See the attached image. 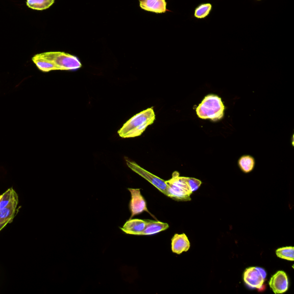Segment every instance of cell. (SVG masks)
<instances>
[{"instance_id":"cell-1","label":"cell","mask_w":294,"mask_h":294,"mask_svg":"<svg viewBox=\"0 0 294 294\" xmlns=\"http://www.w3.org/2000/svg\"><path fill=\"white\" fill-rule=\"evenodd\" d=\"M155 118L153 108H148L129 119L118 131V134L122 138L140 136L147 127L154 122Z\"/></svg>"},{"instance_id":"cell-2","label":"cell","mask_w":294,"mask_h":294,"mask_svg":"<svg viewBox=\"0 0 294 294\" xmlns=\"http://www.w3.org/2000/svg\"><path fill=\"white\" fill-rule=\"evenodd\" d=\"M225 107L222 99L214 94L205 96L196 109L197 116L202 119H210L216 121L224 116Z\"/></svg>"},{"instance_id":"cell-3","label":"cell","mask_w":294,"mask_h":294,"mask_svg":"<svg viewBox=\"0 0 294 294\" xmlns=\"http://www.w3.org/2000/svg\"><path fill=\"white\" fill-rule=\"evenodd\" d=\"M167 185V196L176 201H190L192 191L186 181V177L179 176V173L175 172L172 178L165 181Z\"/></svg>"},{"instance_id":"cell-4","label":"cell","mask_w":294,"mask_h":294,"mask_svg":"<svg viewBox=\"0 0 294 294\" xmlns=\"http://www.w3.org/2000/svg\"><path fill=\"white\" fill-rule=\"evenodd\" d=\"M52 62L58 70H76L82 67L80 60L74 55L63 52H47L41 53Z\"/></svg>"},{"instance_id":"cell-5","label":"cell","mask_w":294,"mask_h":294,"mask_svg":"<svg viewBox=\"0 0 294 294\" xmlns=\"http://www.w3.org/2000/svg\"><path fill=\"white\" fill-rule=\"evenodd\" d=\"M126 162L129 168H131L133 172H135L138 175H139L140 176L146 179L147 181H149L160 192H162L163 194L167 195V185L166 183H165V181L146 171V170L142 168L140 165L134 162H132V161L126 159Z\"/></svg>"},{"instance_id":"cell-6","label":"cell","mask_w":294,"mask_h":294,"mask_svg":"<svg viewBox=\"0 0 294 294\" xmlns=\"http://www.w3.org/2000/svg\"><path fill=\"white\" fill-rule=\"evenodd\" d=\"M266 272L263 268L259 267L248 268L243 273V281L252 288L260 289L264 284Z\"/></svg>"},{"instance_id":"cell-7","label":"cell","mask_w":294,"mask_h":294,"mask_svg":"<svg viewBox=\"0 0 294 294\" xmlns=\"http://www.w3.org/2000/svg\"><path fill=\"white\" fill-rule=\"evenodd\" d=\"M131 195V200L130 203V210L131 213L130 218L131 219L134 216L139 215L143 213L144 211L150 213L153 217L154 216L152 215L146 207V202L143 196L141 194L139 188H129Z\"/></svg>"},{"instance_id":"cell-8","label":"cell","mask_w":294,"mask_h":294,"mask_svg":"<svg viewBox=\"0 0 294 294\" xmlns=\"http://www.w3.org/2000/svg\"><path fill=\"white\" fill-rule=\"evenodd\" d=\"M269 285L270 288L276 294L286 292L288 288V279L286 273L279 271L271 277Z\"/></svg>"},{"instance_id":"cell-9","label":"cell","mask_w":294,"mask_h":294,"mask_svg":"<svg viewBox=\"0 0 294 294\" xmlns=\"http://www.w3.org/2000/svg\"><path fill=\"white\" fill-rule=\"evenodd\" d=\"M18 204V195L16 191L13 190L11 201L6 208L0 210V223L9 224L12 222L16 215Z\"/></svg>"},{"instance_id":"cell-10","label":"cell","mask_w":294,"mask_h":294,"mask_svg":"<svg viewBox=\"0 0 294 294\" xmlns=\"http://www.w3.org/2000/svg\"><path fill=\"white\" fill-rule=\"evenodd\" d=\"M150 220L133 219L128 220L121 228V231L131 235L141 236Z\"/></svg>"},{"instance_id":"cell-11","label":"cell","mask_w":294,"mask_h":294,"mask_svg":"<svg viewBox=\"0 0 294 294\" xmlns=\"http://www.w3.org/2000/svg\"><path fill=\"white\" fill-rule=\"evenodd\" d=\"M190 243L185 233L176 234L172 240V251L178 255L190 249Z\"/></svg>"},{"instance_id":"cell-12","label":"cell","mask_w":294,"mask_h":294,"mask_svg":"<svg viewBox=\"0 0 294 294\" xmlns=\"http://www.w3.org/2000/svg\"><path fill=\"white\" fill-rule=\"evenodd\" d=\"M140 7L143 10L156 13H164L167 11V3L165 0H139Z\"/></svg>"},{"instance_id":"cell-13","label":"cell","mask_w":294,"mask_h":294,"mask_svg":"<svg viewBox=\"0 0 294 294\" xmlns=\"http://www.w3.org/2000/svg\"><path fill=\"white\" fill-rule=\"evenodd\" d=\"M169 225L167 223H164L158 220H150L144 231L141 234V236L154 235L167 230Z\"/></svg>"},{"instance_id":"cell-14","label":"cell","mask_w":294,"mask_h":294,"mask_svg":"<svg viewBox=\"0 0 294 294\" xmlns=\"http://www.w3.org/2000/svg\"><path fill=\"white\" fill-rule=\"evenodd\" d=\"M32 61L36 64L40 70L43 72L58 70L54 64L45 58L41 54H36L32 58Z\"/></svg>"},{"instance_id":"cell-15","label":"cell","mask_w":294,"mask_h":294,"mask_svg":"<svg viewBox=\"0 0 294 294\" xmlns=\"http://www.w3.org/2000/svg\"><path fill=\"white\" fill-rule=\"evenodd\" d=\"M55 0H27V6L34 10L43 11L52 7Z\"/></svg>"},{"instance_id":"cell-16","label":"cell","mask_w":294,"mask_h":294,"mask_svg":"<svg viewBox=\"0 0 294 294\" xmlns=\"http://www.w3.org/2000/svg\"><path fill=\"white\" fill-rule=\"evenodd\" d=\"M239 166L246 173L252 171L255 166V160L250 156H243L238 160Z\"/></svg>"},{"instance_id":"cell-17","label":"cell","mask_w":294,"mask_h":294,"mask_svg":"<svg viewBox=\"0 0 294 294\" xmlns=\"http://www.w3.org/2000/svg\"><path fill=\"white\" fill-rule=\"evenodd\" d=\"M276 255L280 259L293 261L294 248L292 247L280 248L276 251Z\"/></svg>"},{"instance_id":"cell-18","label":"cell","mask_w":294,"mask_h":294,"mask_svg":"<svg viewBox=\"0 0 294 294\" xmlns=\"http://www.w3.org/2000/svg\"><path fill=\"white\" fill-rule=\"evenodd\" d=\"M212 6L210 4H201L195 9L194 16L198 18H204L209 15Z\"/></svg>"},{"instance_id":"cell-19","label":"cell","mask_w":294,"mask_h":294,"mask_svg":"<svg viewBox=\"0 0 294 294\" xmlns=\"http://www.w3.org/2000/svg\"><path fill=\"white\" fill-rule=\"evenodd\" d=\"M13 188H9L2 194V199H0V210H2L8 205L11 201L12 196Z\"/></svg>"},{"instance_id":"cell-20","label":"cell","mask_w":294,"mask_h":294,"mask_svg":"<svg viewBox=\"0 0 294 294\" xmlns=\"http://www.w3.org/2000/svg\"><path fill=\"white\" fill-rule=\"evenodd\" d=\"M186 181L192 192L197 190L202 184L201 181L195 178L186 177Z\"/></svg>"},{"instance_id":"cell-21","label":"cell","mask_w":294,"mask_h":294,"mask_svg":"<svg viewBox=\"0 0 294 294\" xmlns=\"http://www.w3.org/2000/svg\"><path fill=\"white\" fill-rule=\"evenodd\" d=\"M9 223H0V232L2 231V230L7 226V225Z\"/></svg>"},{"instance_id":"cell-22","label":"cell","mask_w":294,"mask_h":294,"mask_svg":"<svg viewBox=\"0 0 294 294\" xmlns=\"http://www.w3.org/2000/svg\"><path fill=\"white\" fill-rule=\"evenodd\" d=\"M2 195H0V199H2Z\"/></svg>"},{"instance_id":"cell-23","label":"cell","mask_w":294,"mask_h":294,"mask_svg":"<svg viewBox=\"0 0 294 294\" xmlns=\"http://www.w3.org/2000/svg\"><path fill=\"white\" fill-rule=\"evenodd\" d=\"M258 1H259V0H258Z\"/></svg>"}]
</instances>
